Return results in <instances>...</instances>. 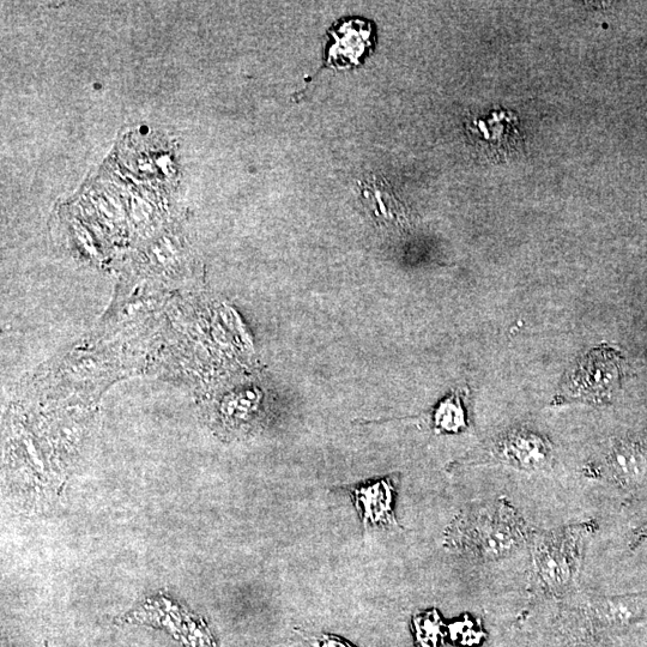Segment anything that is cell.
Returning <instances> with one entry per match:
<instances>
[{
	"mask_svg": "<svg viewBox=\"0 0 647 647\" xmlns=\"http://www.w3.org/2000/svg\"><path fill=\"white\" fill-rule=\"evenodd\" d=\"M526 538V526L507 501L458 516L447 530L446 546L474 558L495 561L516 552Z\"/></svg>",
	"mask_w": 647,
	"mask_h": 647,
	"instance_id": "6da1fadb",
	"label": "cell"
},
{
	"mask_svg": "<svg viewBox=\"0 0 647 647\" xmlns=\"http://www.w3.org/2000/svg\"><path fill=\"white\" fill-rule=\"evenodd\" d=\"M592 525L567 526L537 536L532 548L536 583L546 594L564 595L578 578Z\"/></svg>",
	"mask_w": 647,
	"mask_h": 647,
	"instance_id": "7a4b0ae2",
	"label": "cell"
},
{
	"mask_svg": "<svg viewBox=\"0 0 647 647\" xmlns=\"http://www.w3.org/2000/svg\"><path fill=\"white\" fill-rule=\"evenodd\" d=\"M622 365L618 350L608 346L590 350L567 374L556 399L590 404L609 401L621 384Z\"/></svg>",
	"mask_w": 647,
	"mask_h": 647,
	"instance_id": "3957f363",
	"label": "cell"
},
{
	"mask_svg": "<svg viewBox=\"0 0 647 647\" xmlns=\"http://www.w3.org/2000/svg\"><path fill=\"white\" fill-rule=\"evenodd\" d=\"M328 64L335 69H349L361 63L374 42L373 27L364 20H349L330 32Z\"/></svg>",
	"mask_w": 647,
	"mask_h": 647,
	"instance_id": "277c9868",
	"label": "cell"
},
{
	"mask_svg": "<svg viewBox=\"0 0 647 647\" xmlns=\"http://www.w3.org/2000/svg\"><path fill=\"white\" fill-rule=\"evenodd\" d=\"M550 446L540 435L529 431L506 434L495 446V458L511 467L540 470L550 462Z\"/></svg>",
	"mask_w": 647,
	"mask_h": 647,
	"instance_id": "5b68a950",
	"label": "cell"
},
{
	"mask_svg": "<svg viewBox=\"0 0 647 647\" xmlns=\"http://www.w3.org/2000/svg\"><path fill=\"white\" fill-rule=\"evenodd\" d=\"M353 495L356 510L359 511L362 523L365 526H379V528H392L398 526L393 500L395 488L388 479L368 482L350 489Z\"/></svg>",
	"mask_w": 647,
	"mask_h": 647,
	"instance_id": "8992f818",
	"label": "cell"
},
{
	"mask_svg": "<svg viewBox=\"0 0 647 647\" xmlns=\"http://www.w3.org/2000/svg\"><path fill=\"white\" fill-rule=\"evenodd\" d=\"M647 471L646 457L636 445H620L607 457V473L624 486L642 482Z\"/></svg>",
	"mask_w": 647,
	"mask_h": 647,
	"instance_id": "52a82bcc",
	"label": "cell"
},
{
	"mask_svg": "<svg viewBox=\"0 0 647 647\" xmlns=\"http://www.w3.org/2000/svg\"><path fill=\"white\" fill-rule=\"evenodd\" d=\"M591 608L598 618L616 625H626L642 618L645 602L642 596H614L595 598Z\"/></svg>",
	"mask_w": 647,
	"mask_h": 647,
	"instance_id": "ba28073f",
	"label": "cell"
},
{
	"mask_svg": "<svg viewBox=\"0 0 647 647\" xmlns=\"http://www.w3.org/2000/svg\"><path fill=\"white\" fill-rule=\"evenodd\" d=\"M433 420L434 427L439 433H458L467 427L465 411L457 393L439 404Z\"/></svg>",
	"mask_w": 647,
	"mask_h": 647,
	"instance_id": "9c48e42d",
	"label": "cell"
},
{
	"mask_svg": "<svg viewBox=\"0 0 647 647\" xmlns=\"http://www.w3.org/2000/svg\"><path fill=\"white\" fill-rule=\"evenodd\" d=\"M302 637H305L306 642L312 647H355L352 644H349L347 640L336 636H329V634H323V636L320 637Z\"/></svg>",
	"mask_w": 647,
	"mask_h": 647,
	"instance_id": "30bf717a",
	"label": "cell"
}]
</instances>
